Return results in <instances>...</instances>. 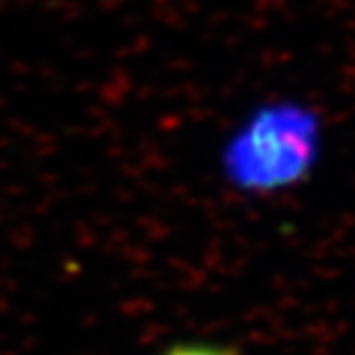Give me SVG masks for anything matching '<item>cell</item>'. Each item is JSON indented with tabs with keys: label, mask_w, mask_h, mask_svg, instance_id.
Here are the masks:
<instances>
[{
	"label": "cell",
	"mask_w": 355,
	"mask_h": 355,
	"mask_svg": "<svg viewBox=\"0 0 355 355\" xmlns=\"http://www.w3.org/2000/svg\"><path fill=\"white\" fill-rule=\"evenodd\" d=\"M156 355H241L239 349L216 342H175Z\"/></svg>",
	"instance_id": "cell-1"
}]
</instances>
